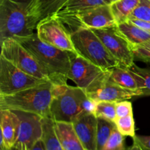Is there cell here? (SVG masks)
I'll list each match as a JSON object with an SVG mask.
<instances>
[{
  "label": "cell",
  "instance_id": "obj_1",
  "mask_svg": "<svg viewBox=\"0 0 150 150\" xmlns=\"http://www.w3.org/2000/svg\"><path fill=\"white\" fill-rule=\"evenodd\" d=\"M23 45L43 67L54 84H66L70 70V53L39 39L36 33L13 38Z\"/></svg>",
  "mask_w": 150,
  "mask_h": 150
},
{
  "label": "cell",
  "instance_id": "obj_2",
  "mask_svg": "<svg viewBox=\"0 0 150 150\" xmlns=\"http://www.w3.org/2000/svg\"><path fill=\"white\" fill-rule=\"evenodd\" d=\"M51 118L54 121L73 122L85 114H95L97 103L79 86L54 84Z\"/></svg>",
  "mask_w": 150,
  "mask_h": 150
},
{
  "label": "cell",
  "instance_id": "obj_3",
  "mask_svg": "<svg viewBox=\"0 0 150 150\" xmlns=\"http://www.w3.org/2000/svg\"><path fill=\"white\" fill-rule=\"evenodd\" d=\"M53 83L45 81L16 93L0 95V109H10L51 117Z\"/></svg>",
  "mask_w": 150,
  "mask_h": 150
},
{
  "label": "cell",
  "instance_id": "obj_4",
  "mask_svg": "<svg viewBox=\"0 0 150 150\" xmlns=\"http://www.w3.org/2000/svg\"><path fill=\"white\" fill-rule=\"evenodd\" d=\"M29 3L17 0H0V43L6 39L34 34L36 26L29 11Z\"/></svg>",
  "mask_w": 150,
  "mask_h": 150
},
{
  "label": "cell",
  "instance_id": "obj_5",
  "mask_svg": "<svg viewBox=\"0 0 150 150\" xmlns=\"http://www.w3.org/2000/svg\"><path fill=\"white\" fill-rule=\"evenodd\" d=\"M78 54L104 70L120 66L98 35L91 29H79L70 32Z\"/></svg>",
  "mask_w": 150,
  "mask_h": 150
},
{
  "label": "cell",
  "instance_id": "obj_6",
  "mask_svg": "<svg viewBox=\"0 0 150 150\" xmlns=\"http://www.w3.org/2000/svg\"><path fill=\"white\" fill-rule=\"evenodd\" d=\"M110 76V70H104L79 54L70 53V70L68 79L86 94L98 89Z\"/></svg>",
  "mask_w": 150,
  "mask_h": 150
},
{
  "label": "cell",
  "instance_id": "obj_7",
  "mask_svg": "<svg viewBox=\"0 0 150 150\" xmlns=\"http://www.w3.org/2000/svg\"><path fill=\"white\" fill-rule=\"evenodd\" d=\"M70 32L79 29H103L116 24L110 5H102L72 15H54Z\"/></svg>",
  "mask_w": 150,
  "mask_h": 150
},
{
  "label": "cell",
  "instance_id": "obj_8",
  "mask_svg": "<svg viewBox=\"0 0 150 150\" xmlns=\"http://www.w3.org/2000/svg\"><path fill=\"white\" fill-rule=\"evenodd\" d=\"M1 56L28 74L50 81L48 74L36 58L14 38H8L1 42Z\"/></svg>",
  "mask_w": 150,
  "mask_h": 150
},
{
  "label": "cell",
  "instance_id": "obj_9",
  "mask_svg": "<svg viewBox=\"0 0 150 150\" xmlns=\"http://www.w3.org/2000/svg\"><path fill=\"white\" fill-rule=\"evenodd\" d=\"M45 81H48L28 74L0 56V95H12Z\"/></svg>",
  "mask_w": 150,
  "mask_h": 150
},
{
  "label": "cell",
  "instance_id": "obj_10",
  "mask_svg": "<svg viewBox=\"0 0 150 150\" xmlns=\"http://www.w3.org/2000/svg\"><path fill=\"white\" fill-rule=\"evenodd\" d=\"M36 34L39 39L54 47L78 54L70 32L56 16H49L37 24Z\"/></svg>",
  "mask_w": 150,
  "mask_h": 150
},
{
  "label": "cell",
  "instance_id": "obj_11",
  "mask_svg": "<svg viewBox=\"0 0 150 150\" xmlns=\"http://www.w3.org/2000/svg\"><path fill=\"white\" fill-rule=\"evenodd\" d=\"M121 67L130 68L134 63V56L130 44L120 33L117 25L92 29Z\"/></svg>",
  "mask_w": 150,
  "mask_h": 150
},
{
  "label": "cell",
  "instance_id": "obj_12",
  "mask_svg": "<svg viewBox=\"0 0 150 150\" xmlns=\"http://www.w3.org/2000/svg\"><path fill=\"white\" fill-rule=\"evenodd\" d=\"M15 112L20 119V126L13 146L18 150H30L38 141L42 139V117L23 111Z\"/></svg>",
  "mask_w": 150,
  "mask_h": 150
},
{
  "label": "cell",
  "instance_id": "obj_13",
  "mask_svg": "<svg viewBox=\"0 0 150 150\" xmlns=\"http://www.w3.org/2000/svg\"><path fill=\"white\" fill-rule=\"evenodd\" d=\"M72 123L86 150H97L98 117L95 114H83Z\"/></svg>",
  "mask_w": 150,
  "mask_h": 150
},
{
  "label": "cell",
  "instance_id": "obj_14",
  "mask_svg": "<svg viewBox=\"0 0 150 150\" xmlns=\"http://www.w3.org/2000/svg\"><path fill=\"white\" fill-rule=\"evenodd\" d=\"M88 97L96 103L101 101L107 102H120L131 99L134 97H139V94L133 91L127 90L121 87L112 81H105L98 89L87 94Z\"/></svg>",
  "mask_w": 150,
  "mask_h": 150
},
{
  "label": "cell",
  "instance_id": "obj_15",
  "mask_svg": "<svg viewBox=\"0 0 150 150\" xmlns=\"http://www.w3.org/2000/svg\"><path fill=\"white\" fill-rule=\"evenodd\" d=\"M20 126V119L14 111L0 109L1 149H10L15 144Z\"/></svg>",
  "mask_w": 150,
  "mask_h": 150
},
{
  "label": "cell",
  "instance_id": "obj_16",
  "mask_svg": "<svg viewBox=\"0 0 150 150\" xmlns=\"http://www.w3.org/2000/svg\"><path fill=\"white\" fill-rule=\"evenodd\" d=\"M68 0H32L29 3L28 11L34 24L42 19L54 16Z\"/></svg>",
  "mask_w": 150,
  "mask_h": 150
},
{
  "label": "cell",
  "instance_id": "obj_17",
  "mask_svg": "<svg viewBox=\"0 0 150 150\" xmlns=\"http://www.w3.org/2000/svg\"><path fill=\"white\" fill-rule=\"evenodd\" d=\"M54 130L64 150H86L72 122L54 121Z\"/></svg>",
  "mask_w": 150,
  "mask_h": 150
},
{
  "label": "cell",
  "instance_id": "obj_18",
  "mask_svg": "<svg viewBox=\"0 0 150 150\" xmlns=\"http://www.w3.org/2000/svg\"><path fill=\"white\" fill-rule=\"evenodd\" d=\"M117 26L120 33L128 42L131 48L150 40V34L132 23L130 20L119 23Z\"/></svg>",
  "mask_w": 150,
  "mask_h": 150
},
{
  "label": "cell",
  "instance_id": "obj_19",
  "mask_svg": "<svg viewBox=\"0 0 150 150\" xmlns=\"http://www.w3.org/2000/svg\"><path fill=\"white\" fill-rule=\"evenodd\" d=\"M111 0H68L55 15H72L102 5H110Z\"/></svg>",
  "mask_w": 150,
  "mask_h": 150
},
{
  "label": "cell",
  "instance_id": "obj_20",
  "mask_svg": "<svg viewBox=\"0 0 150 150\" xmlns=\"http://www.w3.org/2000/svg\"><path fill=\"white\" fill-rule=\"evenodd\" d=\"M109 79L114 83H117L121 87L127 90L138 92L139 96H141L136 80L128 68L117 66L111 69Z\"/></svg>",
  "mask_w": 150,
  "mask_h": 150
},
{
  "label": "cell",
  "instance_id": "obj_21",
  "mask_svg": "<svg viewBox=\"0 0 150 150\" xmlns=\"http://www.w3.org/2000/svg\"><path fill=\"white\" fill-rule=\"evenodd\" d=\"M140 0H118L110 4L116 24L127 21Z\"/></svg>",
  "mask_w": 150,
  "mask_h": 150
},
{
  "label": "cell",
  "instance_id": "obj_22",
  "mask_svg": "<svg viewBox=\"0 0 150 150\" xmlns=\"http://www.w3.org/2000/svg\"><path fill=\"white\" fill-rule=\"evenodd\" d=\"M42 136L41 140L45 150H64L54 130V120L51 117L42 118Z\"/></svg>",
  "mask_w": 150,
  "mask_h": 150
},
{
  "label": "cell",
  "instance_id": "obj_23",
  "mask_svg": "<svg viewBox=\"0 0 150 150\" xmlns=\"http://www.w3.org/2000/svg\"><path fill=\"white\" fill-rule=\"evenodd\" d=\"M134 77L141 96L150 95V67H140L136 64L128 68Z\"/></svg>",
  "mask_w": 150,
  "mask_h": 150
},
{
  "label": "cell",
  "instance_id": "obj_24",
  "mask_svg": "<svg viewBox=\"0 0 150 150\" xmlns=\"http://www.w3.org/2000/svg\"><path fill=\"white\" fill-rule=\"evenodd\" d=\"M114 122L108 121L102 118H98L97 126V150H102L116 128Z\"/></svg>",
  "mask_w": 150,
  "mask_h": 150
},
{
  "label": "cell",
  "instance_id": "obj_25",
  "mask_svg": "<svg viewBox=\"0 0 150 150\" xmlns=\"http://www.w3.org/2000/svg\"><path fill=\"white\" fill-rule=\"evenodd\" d=\"M116 102L101 101L97 103L95 111V115L98 118L105 119L111 122H115L117 120L116 113Z\"/></svg>",
  "mask_w": 150,
  "mask_h": 150
},
{
  "label": "cell",
  "instance_id": "obj_26",
  "mask_svg": "<svg viewBox=\"0 0 150 150\" xmlns=\"http://www.w3.org/2000/svg\"><path fill=\"white\" fill-rule=\"evenodd\" d=\"M114 123L118 131L124 136H130L133 139L136 136L133 114L117 118Z\"/></svg>",
  "mask_w": 150,
  "mask_h": 150
},
{
  "label": "cell",
  "instance_id": "obj_27",
  "mask_svg": "<svg viewBox=\"0 0 150 150\" xmlns=\"http://www.w3.org/2000/svg\"><path fill=\"white\" fill-rule=\"evenodd\" d=\"M102 150H127L125 145V136L116 127Z\"/></svg>",
  "mask_w": 150,
  "mask_h": 150
},
{
  "label": "cell",
  "instance_id": "obj_28",
  "mask_svg": "<svg viewBox=\"0 0 150 150\" xmlns=\"http://www.w3.org/2000/svg\"><path fill=\"white\" fill-rule=\"evenodd\" d=\"M130 18L150 21V0H140L139 5L133 10Z\"/></svg>",
  "mask_w": 150,
  "mask_h": 150
},
{
  "label": "cell",
  "instance_id": "obj_29",
  "mask_svg": "<svg viewBox=\"0 0 150 150\" xmlns=\"http://www.w3.org/2000/svg\"><path fill=\"white\" fill-rule=\"evenodd\" d=\"M131 49L135 59L150 63V40L142 45L131 48Z\"/></svg>",
  "mask_w": 150,
  "mask_h": 150
},
{
  "label": "cell",
  "instance_id": "obj_30",
  "mask_svg": "<svg viewBox=\"0 0 150 150\" xmlns=\"http://www.w3.org/2000/svg\"><path fill=\"white\" fill-rule=\"evenodd\" d=\"M116 113L117 118L127 117L133 114V107L130 101L122 100L116 104Z\"/></svg>",
  "mask_w": 150,
  "mask_h": 150
},
{
  "label": "cell",
  "instance_id": "obj_31",
  "mask_svg": "<svg viewBox=\"0 0 150 150\" xmlns=\"http://www.w3.org/2000/svg\"><path fill=\"white\" fill-rule=\"evenodd\" d=\"M133 142L139 144L144 150H150V136H137L133 138Z\"/></svg>",
  "mask_w": 150,
  "mask_h": 150
},
{
  "label": "cell",
  "instance_id": "obj_32",
  "mask_svg": "<svg viewBox=\"0 0 150 150\" xmlns=\"http://www.w3.org/2000/svg\"><path fill=\"white\" fill-rule=\"evenodd\" d=\"M129 20H130L132 23L136 24V26L140 27L141 29H142L143 30L146 31V32H147L148 33L150 34V21H149L135 18H130Z\"/></svg>",
  "mask_w": 150,
  "mask_h": 150
},
{
  "label": "cell",
  "instance_id": "obj_33",
  "mask_svg": "<svg viewBox=\"0 0 150 150\" xmlns=\"http://www.w3.org/2000/svg\"><path fill=\"white\" fill-rule=\"evenodd\" d=\"M30 150H45L44 144L42 143V140H40L32 146V148Z\"/></svg>",
  "mask_w": 150,
  "mask_h": 150
},
{
  "label": "cell",
  "instance_id": "obj_34",
  "mask_svg": "<svg viewBox=\"0 0 150 150\" xmlns=\"http://www.w3.org/2000/svg\"><path fill=\"white\" fill-rule=\"evenodd\" d=\"M127 150H144L140 145L138 143H136V142H133V144L132 146H130V147L127 149Z\"/></svg>",
  "mask_w": 150,
  "mask_h": 150
},
{
  "label": "cell",
  "instance_id": "obj_35",
  "mask_svg": "<svg viewBox=\"0 0 150 150\" xmlns=\"http://www.w3.org/2000/svg\"><path fill=\"white\" fill-rule=\"evenodd\" d=\"M1 150H18L17 149V148L14 147V146H13L12 148H10V149H1Z\"/></svg>",
  "mask_w": 150,
  "mask_h": 150
},
{
  "label": "cell",
  "instance_id": "obj_36",
  "mask_svg": "<svg viewBox=\"0 0 150 150\" xmlns=\"http://www.w3.org/2000/svg\"><path fill=\"white\" fill-rule=\"evenodd\" d=\"M17 1H24V2H27L29 3L32 0H17Z\"/></svg>",
  "mask_w": 150,
  "mask_h": 150
},
{
  "label": "cell",
  "instance_id": "obj_37",
  "mask_svg": "<svg viewBox=\"0 0 150 150\" xmlns=\"http://www.w3.org/2000/svg\"><path fill=\"white\" fill-rule=\"evenodd\" d=\"M111 2H114V1H118V0H111Z\"/></svg>",
  "mask_w": 150,
  "mask_h": 150
}]
</instances>
